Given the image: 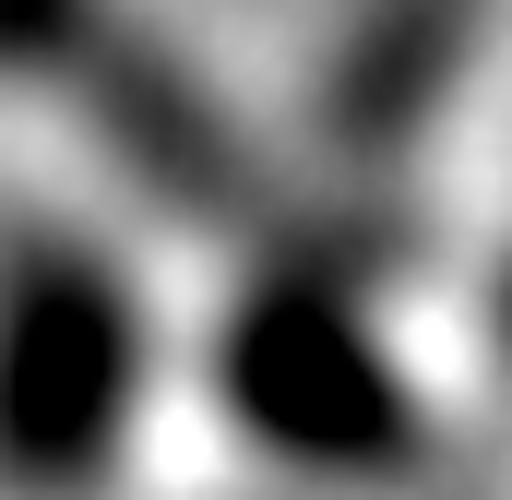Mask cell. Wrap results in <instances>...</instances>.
I'll use <instances>...</instances> for the list:
<instances>
[{
    "label": "cell",
    "instance_id": "1",
    "mask_svg": "<svg viewBox=\"0 0 512 500\" xmlns=\"http://www.w3.org/2000/svg\"><path fill=\"white\" fill-rule=\"evenodd\" d=\"M167 393L143 227L48 191L0 215V500H120Z\"/></svg>",
    "mask_w": 512,
    "mask_h": 500
}]
</instances>
